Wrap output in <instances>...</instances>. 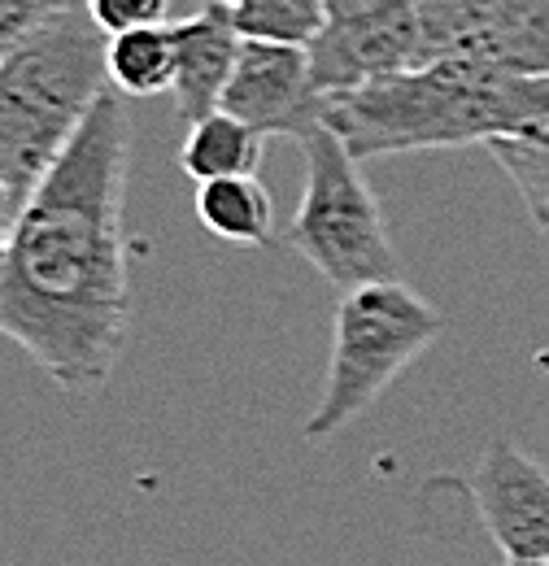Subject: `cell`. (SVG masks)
Listing matches in <instances>:
<instances>
[{
  "mask_svg": "<svg viewBox=\"0 0 549 566\" xmlns=\"http://www.w3.org/2000/svg\"><path fill=\"white\" fill-rule=\"evenodd\" d=\"M197 218L214 240L236 249H262L274 240V201L258 175L197 184Z\"/></svg>",
  "mask_w": 549,
  "mask_h": 566,
  "instance_id": "8fae6325",
  "label": "cell"
},
{
  "mask_svg": "<svg viewBox=\"0 0 549 566\" xmlns=\"http://www.w3.org/2000/svg\"><path fill=\"white\" fill-rule=\"evenodd\" d=\"M127 161L132 118L105 92L0 253V336L62 392H101L127 340Z\"/></svg>",
  "mask_w": 549,
  "mask_h": 566,
  "instance_id": "6da1fadb",
  "label": "cell"
},
{
  "mask_svg": "<svg viewBox=\"0 0 549 566\" xmlns=\"http://www.w3.org/2000/svg\"><path fill=\"white\" fill-rule=\"evenodd\" d=\"M328 22L310 44L314 83L328 96L423 62V27L414 0H323Z\"/></svg>",
  "mask_w": 549,
  "mask_h": 566,
  "instance_id": "52a82bcc",
  "label": "cell"
},
{
  "mask_svg": "<svg viewBox=\"0 0 549 566\" xmlns=\"http://www.w3.org/2000/svg\"><path fill=\"white\" fill-rule=\"evenodd\" d=\"M484 532L510 563H549V471L510 440L488 444L472 475Z\"/></svg>",
  "mask_w": 549,
  "mask_h": 566,
  "instance_id": "9c48e42d",
  "label": "cell"
},
{
  "mask_svg": "<svg viewBox=\"0 0 549 566\" xmlns=\"http://www.w3.org/2000/svg\"><path fill=\"white\" fill-rule=\"evenodd\" d=\"M297 144L305 153V192L283 231V244L297 249L336 292L397 280V249L362 161L328 123Z\"/></svg>",
  "mask_w": 549,
  "mask_h": 566,
  "instance_id": "5b68a950",
  "label": "cell"
},
{
  "mask_svg": "<svg viewBox=\"0 0 549 566\" xmlns=\"http://www.w3.org/2000/svg\"><path fill=\"white\" fill-rule=\"evenodd\" d=\"M323 123L358 161L418 148H488L549 127V78L467 57H432L328 96Z\"/></svg>",
  "mask_w": 549,
  "mask_h": 566,
  "instance_id": "7a4b0ae2",
  "label": "cell"
},
{
  "mask_svg": "<svg viewBox=\"0 0 549 566\" xmlns=\"http://www.w3.org/2000/svg\"><path fill=\"white\" fill-rule=\"evenodd\" d=\"M441 332L445 314L411 283L380 280L341 292L328 384L305 423V440H323L353 423L362 410H371L414 357L441 340Z\"/></svg>",
  "mask_w": 549,
  "mask_h": 566,
  "instance_id": "277c9868",
  "label": "cell"
},
{
  "mask_svg": "<svg viewBox=\"0 0 549 566\" xmlns=\"http://www.w3.org/2000/svg\"><path fill=\"white\" fill-rule=\"evenodd\" d=\"M87 0H0V62L27 44L40 27H49L53 18H62L66 9H79Z\"/></svg>",
  "mask_w": 549,
  "mask_h": 566,
  "instance_id": "2e32d148",
  "label": "cell"
},
{
  "mask_svg": "<svg viewBox=\"0 0 549 566\" xmlns=\"http://www.w3.org/2000/svg\"><path fill=\"white\" fill-rule=\"evenodd\" d=\"M206 4H236V0H206Z\"/></svg>",
  "mask_w": 549,
  "mask_h": 566,
  "instance_id": "ffe728a7",
  "label": "cell"
},
{
  "mask_svg": "<svg viewBox=\"0 0 549 566\" xmlns=\"http://www.w3.org/2000/svg\"><path fill=\"white\" fill-rule=\"evenodd\" d=\"M87 13L105 35H123L139 27H162L170 13V0H87Z\"/></svg>",
  "mask_w": 549,
  "mask_h": 566,
  "instance_id": "e0dca14e",
  "label": "cell"
},
{
  "mask_svg": "<svg viewBox=\"0 0 549 566\" xmlns=\"http://www.w3.org/2000/svg\"><path fill=\"white\" fill-rule=\"evenodd\" d=\"M231 22L245 40L310 49L323 35L328 4L323 0H236Z\"/></svg>",
  "mask_w": 549,
  "mask_h": 566,
  "instance_id": "5bb4252c",
  "label": "cell"
},
{
  "mask_svg": "<svg viewBox=\"0 0 549 566\" xmlns=\"http://www.w3.org/2000/svg\"><path fill=\"white\" fill-rule=\"evenodd\" d=\"M13 218H18V201H13L9 184H4V170H0V253H4V240L13 231Z\"/></svg>",
  "mask_w": 549,
  "mask_h": 566,
  "instance_id": "ac0fdd59",
  "label": "cell"
},
{
  "mask_svg": "<svg viewBox=\"0 0 549 566\" xmlns=\"http://www.w3.org/2000/svg\"><path fill=\"white\" fill-rule=\"evenodd\" d=\"M105 49L110 35L79 4L0 62V170L18 210L110 92Z\"/></svg>",
  "mask_w": 549,
  "mask_h": 566,
  "instance_id": "3957f363",
  "label": "cell"
},
{
  "mask_svg": "<svg viewBox=\"0 0 549 566\" xmlns=\"http://www.w3.org/2000/svg\"><path fill=\"white\" fill-rule=\"evenodd\" d=\"M262 140L267 136H258L249 123L231 118L227 109H214L206 118L188 123V136L179 144V166L197 184L231 179V175H258Z\"/></svg>",
  "mask_w": 549,
  "mask_h": 566,
  "instance_id": "7c38bea8",
  "label": "cell"
},
{
  "mask_svg": "<svg viewBox=\"0 0 549 566\" xmlns=\"http://www.w3.org/2000/svg\"><path fill=\"white\" fill-rule=\"evenodd\" d=\"M323 92L314 83L310 49L245 40L222 105L231 118L249 123L258 136H292L301 140L323 123Z\"/></svg>",
  "mask_w": 549,
  "mask_h": 566,
  "instance_id": "ba28073f",
  "label": "cell"
},
{
  "mask_svg": "<svg viewBox=\"0 0 549 566\" xmlns=\"http://www.w3.org/2000/svg\"><path fill=\"white\" fill-rule=\"evenodd\" d=\"M105 66H110L114 92H123L132 101L175 92V66H179L175 62V31L162 22V27H139V31L110 35Z\"/></svg>",
  "mask_w": 549,
  "mask_h": 566,
  "instance_id": "4fadbf2b",
  "label": "cell"
},
{
  "mask_svg": "<svg viewBox=\"0 0 549 566\" xmlns=\"http://www.w3.org/2000/svg\"><path fill=\"white\" fill-rule=\"evenodd\" d=\"M501 566H549V563H510V558H506Z\"/></svg>",
  "mask_w": 549,
  "mask_h": 566,
  "instance_id": "d6986e66",
  "label": "cell"
},
{
  "mask_svg": "<svg viewBox=\"0 0 549 566\" xmlns=\"http://www.w3.org/2000/svg\"><path fill=\"white\" fill-rule=\"evenodd\" d=\"M488 153L515 184L537 231L549 240V127L532 132V136H515V140H493Z\"/></svg>",
  "mask_w": 549,
  "mask_h": 566,
  "instance_id": "9a60e30c",
  "label": "cell"
},
{
  "mask_svg": "<svg viewBox=\"0 0 549 566\" xmlns=\"http://www.w3.org/2000/svg\"><path fill=\"white\" fill-rule=\"evenodd\" d=\"M423 62L467 57L549 78V0H414Z\"/></svg>",
  "mask_w": 549,
  "mask_h": 566,
  "instance_id": "8992f818",
  "label": "cell"
},
{
  "mask_svg": "<svg viewBox=\"0 0 549 566\" xmlns=\"http://www.w3.org/2000/svg\"><path fill=\"white\" fill-rule=\"evenodd\" d=\"M175 31V105L184 123H197L222 105V92L240 62L245 35L231 22V4H206L201 13L170 22Z\"/></svg>",
  "mask_w": 549,
  "mask_h": 566,
  "instance_id": "30bf717a",
  "label": "cell"
}]
</instances>
